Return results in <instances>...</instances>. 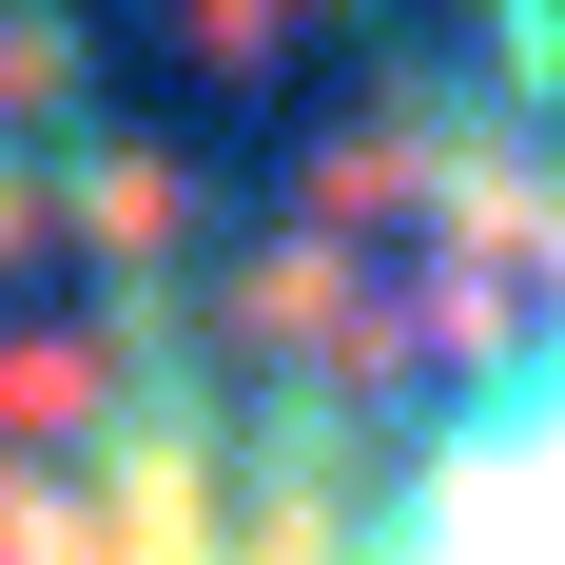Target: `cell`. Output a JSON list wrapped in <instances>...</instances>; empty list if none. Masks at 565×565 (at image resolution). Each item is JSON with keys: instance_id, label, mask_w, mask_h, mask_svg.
<instances>
[{"instance_id": "1", "label": "cell", "mask_w": 565, "mask_h": 565, "mask_svg": "<svg viewBox=\"0 0 565 565\" xmlns=\"http://www.w3.org/2000/svg\"><path fill=\"white\" fill-rule=\"evenodd\" d=\"M391 565H565V391L526 409V429H488V449L429 488V526H409Z\"/></svg>"}]
</instances>
